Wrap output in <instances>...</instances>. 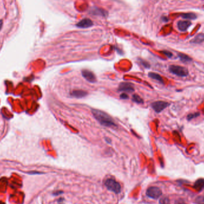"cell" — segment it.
I'll use <instances>...</instances> for the list:
<instances>
[{
  "label": "cell",
  "mask_w": 204,
  "mask_h": 204,
  "mask_svg": "<svg viewBox=\"0 0 204 204\" xmlns=\"http://www.w3.org/2000/svg\"><path fill=\"white\" fill-rule=\"evenodd\" d=\"M91 111L94 118L102 125L106 127H116V126L113 119L105 112L97 109H92Z\"/></svg>",
  "instance_id": "cell-1"
},
{
  "label": "cell",
  "mask_w": 204,
  "mask_h": 204,
  "mask_svg": "<svg viewBox=\"0 0 204 204\" xmlns=\"http://www.w3.org/2000/svg\"><path fill=\"white\" fill-rule=\"evenodd\" d=\"M104 185L108 190L113 192L116 194H118L121 192V185L118 182L113 179H107L104 182Z\"/></svg>",
  "instance_id": "cell-2"
},
{
  "label": "cell",
  "mask_w": 204,
  "mask_h": 204,
  "mask_svg": "<svg viewBox=\"0 0 204 204\" xmlns=\"http://www.w3.org/2000/svg\"><path fill=\"white\" fill-rule=\"evenodd\" d=\"M169 71L171 73L179 77H187L189 71L186 68L179 65H171L169 67Z\"/></svg>",
  "instance_id": "cell-3"
},
{
  "label": "cell",
  "mask_w": 204,
  "mask_h": 204,
  "mask_svg": "<svg viewBox=\"0 0 204 204\" xmlns=\"http://www.w3.org/2000/svg\"><path fill=\"white\" fill-rule=\"evenodd\" d=\"M146 195L152 199H157L162 196V190L158 187L152 186L148 189L146 190Z\"/></svg>",
  "instance_id": "cell-4"
},
{
  "label": "cell",
  "mask_w": 204,
  "mask_h": 204,
  "mask_svg": "<svg viewBox=\"0 0 204 204\" xmlns=\"http://www.w3.org/2000/svg\"><path fill=\"white\" fill-rule=\"evenodd\" d=\"M168 105L169 104L168 102L162 101L154 102L151 104L152 108L157 113H159L162 111L164 109H166L167 106H168Z\"/></svg>",
  "instance_id": "cell-5"
},
{
  "label": "cell",
  "mask_w": 204,
  "mask_h": 204,
  "mask_svg": "<svg viewBox=\"0 0 204 204\" xmlns=\"http://www.w3.org/2000/svg\"><path fill=\"white\" fill-rule=\"evenodd\" d=\"M133 84L129 82H122L120 83L118 87V91L120 92H131L134 91Z\"/></svg>",
  "instance_id": "cell-6"
},
{
  "label": "cell",
  "mask_w": 204,
  "mask_h": 204,
  "mask_svg": "<svg viewBox=\"0 0 204 204\" xmlns=\"http://www.w3.org/2000/svg\"><path fill=\"white\" fill-rule=\"evenodd\" d=\"M81 73L82 76L88 82L90 83H95L96 82V77L93 72L88 70H83Z\"/></svg>",
  "instance_id": "cell-7"
},
{
  "label": "cell",
  "mask_w": 204,
  "mask_h": 204,
  "mask_svg": "<svg viewBox=\"0 0 204 204\" xmlns=\"http://www.w3.org/2000/svg\"><path fill=\"white\" fill-rule=\"evenodd\" d=\"M93 25V21L89 18L83 19L76 24V26L80 28H87L92 26Z\"/></svg>",
  "instance_id": "cell-8"
},
{
  "label": "cell",
  "mask_w": 204,
  "mask_h": 204,
  "mask_svg": "<svg viewBox=\"0 0 204 204\" xmlns=\"http://www.w3.org/2000/svg\"><path fill=\"white\" fill-rule=\"evenodd\" d=\"M90 13L93 15H96V16H101L105 17L108 15V13L107 11L104 10V9L100 8L98 7H93L91 10Z\"/></svg>",
  "instance_id": "cell-9"
},
{
  "label": "cell",
  "mask_w": 204,
  "mask_h": 204,
  "mask_svg": "<svg viewBox=\"0 0 204 204\" xmlns=\"http://www.w3.org/2000/svg\"><path fill=\"white\" fill-rule=\"evenodd\" d=\"M192 25V23L188 21H180L177 23V27L181 31L184 32Z\"/></svg>",
  "instance_id": "cell-10"
},
{
  "label": "cell",
  "mask_w": 204,
  "mask_h": 204,
  "mask_svg": "<svg viewBox=\"0 0 204 204\" xmlns=\"http://www.w3.org/2000/svg\"><path fill=\"white\" fill-rule=\"evenodd\" d=\"M87 94H88V93L84 91L78 90V91H72L71 93V96L72 97H73V98H84V97L86 96L87 95Z\"/></svg>",
  "instance_id": "cell-11"
},
{
  "label": "cell",
  "mask_w": 204,
  "mask_h": 204,
  "mask_svg": "<svg viewBox=\"0 0 204 204\" xmlns=\"http://www.w3.org/2000/svg\"><path fill=\"white\" fill-rule=\"evenodd\" d=\"M148 75L149 77H150V78H152L155 80H157L158 82H159L161 84H164L162 77L159 74H158L157 73H149L148 74Z\"/></svg>",
  "instance_id": "cell-12"
},
{
  "label": "cell",
  "mask_w": 204,
  "mask_h": 204,
  "mask_svg": "<svg viewBox=\"0 0 204 204\" xmlns=\"http://www.w3.org/2000/svg\"><path fill=\"white\" fill-rule=\"evenodd\" d=\"M204 41V34L201 33L198 35H197L191 41V43H196V44H199Z\"/></svg>",
  "instance_id": "cell-13"
},
{
  "label": "cell",
  "mask_w": 204,
  "mask_h": 204,
  "mask_svg": "<svg viewBox=\"0 0 204 204\" xmlns=\"http://www.w3.org/2000/svg\"><path fill=\"white\" fill-rule=\"evenodd\" d=\"M180 16L184 19H190V20H195L197 18L196 15L193 13H182L180 15Z\"/></svg>",
  "instance_id": "cell-14"
},
{
  "label": "cell",
  "mask_w": 204,
  "mask_h": 204,
  "mask_svg": "<svg viewBox=\"0 0 204 204\" xmlns=\"http://www.w3.org/2000/svg\"><path fill=\"white\" fill-rule=\"evenodd\" d=\"M178 56L180 58V59L183 62H188L192 61V58H190L189 56L186 54H184L182 53H179Z\"/></svg>",
  "instance_id": "cell-15"
},
{
  "label": "cell",
  "mask_w": 204,
  "mask_h": 204,
  "mask_svg": "<svg viewBox=\"0 0 204 204\" xmlns=\"http://www.w3.org/2000/svg\"><path fill=\"white\" fill-rule=\"evenodd\" d=\"M132 100L134 102H135V103H137V104H143V99L137 94H134L133 95Z\"/></svg>",
  "instance_id": "cell-16"
},
{
  "label": "cell",
  "mask_w": 204,
  "mask_h": 204,
  "mask_svg": "<svg viewBox=\"0 0 204 204\" xmlns=\"http://www.w3.org/2000/svg\"><path fill=\"white\" fill-rule=\"evenodd\" d=\"M195 204H204V195L198 196L195 199Z\"/></svg>",
  "instance_id": "cell-17"
},
{
  "label": "cell",
  "mask_w": 204,
  "mask_h": 204,
  "mask_svg": "<svg viewBox=\"0 0 204 204\" xmlns=\"http://www.w3.org/2000/svg\"><path fill=\"white\" fill-rule=\"evenodd\" d=\"M200 115V113H191V114H189V115H188L187 116V119L188 120H192L194 118H196L197 117H198V116Z\"/></svg>",
  "instance_id": "cell-18"
},
{
  "label": "cell",
  "mask_w": 204,
  "mask_h": 204,
  "mask_svg": "<svg viewBox=\"0 0 204 204\" xmlns=\"http://www.w3.org/2000/svg\"><path fill=\"white\" fill-rule=\"evenodd\" d=\"M139 62L141 65L143 66L144 68H149L150 66V64L148 62H147L146 61H145L141 59H139Z\"/></svg>",
  "instance_id": "cell-19"
},
{
  "label": "cell",
  "mask_w": 204,
  "mask_h": 204,
  "mask_svg": "<svg viewBox=\"0 0 204 204\" xmlns=\"http://www.w3.org/2000/svg\"><path fill=\"white\" fill-rule=\"evenodd\" d=\"M160 204H170V199L167 197H163L159 199Z\"/></svg>",
  "instance_id": "cell-20"
},
{
  "label": "cell",
  "mask_w": 204,
  "mask_h": 204,
  "mask_svg": "<svg viewBox=\"0 0 204 204\" xmlns=\"http://www.w3.org/2000/svg\"><path fill=\"white\" fill-rule=\"evenodd\" d=\"M165 55L167 56L168 58H171L172 56V53L169 51H167V50H163L162 52Z\"/></svg>",
  "instance_id": "cell-21"
},
{
  "label": "cell",
  "mask_w": 204,
  "mask_h": 204,
  "mask_svg": "<svg viewBox=\"0 0 204 204\" xmlns=\"http://www.w3.org/2000/svg\"><path fill=\"white\" fill-rule=\"evenodd\" d=\"M174 204H186V203L184 202V201L182 199H178L174 202Z\"/></svg>",
  "instance_id": "cell-22"
},
{
  "label": "cell",
  "mask_w": 204,
  "mask_h": 204,
  "mask_svg": "<svg viewBox=\"0 0 204 204\" xmlns=\"http://www.w3.org/2000/svg\"><path fill=\"white\" fill-rule=\"evenodd\" d=\"M120 98L122 100H127V99H128V96L126 93H123L121 94Z\"/></svg>",
  "instance_id": "cell-23"
},
{
  "label": "cell",
  "mask_w": 204,
  "mask_h": 204,
  "mask_svg": "<svg viewBox=\"0 0 204 204\" xmlns=\"http://www.w3.org/2000/svg\"><path fill=\"white\" fill-rule=\"evenodd\" d=\"M63 192H60V191H58V192H54L53 193V195H55V196H57V195H60V193H62Z\"/></svg>",
  "instance_id": "cell-24"
},
{
  "label": "cell",
  "mask_w": 204,
  "mask_h": 204,
  "mask_svg": "<svg viewBox=\"0 0 204 204\" xmlns=\"http://www.w3.org/2000/svg\"><path fill=\"white\" fill-rule=\"evenodd\" d=\"M63 202H64V199L63 198H60L59 201H58V203H59V204H62L63 203Z\"/></svg>",
  "instance_id": "cell-25"
},
{
  "label": "cell",
  "mask_w": 204,
  "mask_h": 204,
  "mask_svg": "<svg viewBox=\"0 0 204 204\" xmlns=\"http://www.w3.org/2000/svg\"><path fill=\"white\" fill-rule=\"evenodd\" d=\"M162 19H163V21H164L165 22H168V18L166 17H163Z\"/></svg>",
  "instance_id": "cell-26"
},
{
  "label": "cell",
  "mask_w": 204,
  "mask_h": 204,
  "mask_svg": "<svg viewBox=\"0 0 204 204\" xmlns=\"http://www.w3.org/2000/svg\"><path fill=\"white\" fill-rule=\"evenodd\" d=\"M3 26V21L0 20V30H1V29L2 28Z\"/></svg>",
  "instance_id": "cell-27"
}]
</instances>
